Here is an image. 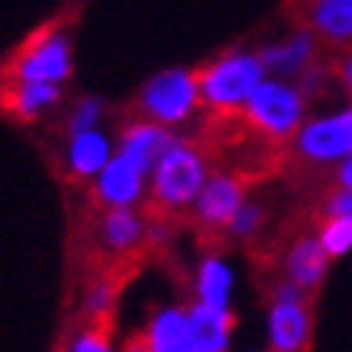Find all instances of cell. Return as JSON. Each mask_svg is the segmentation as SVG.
<instances>
[{
  "label": "cell",
  "mask_w": 352,
  "mask_h": 352,
  "mask_svg": "<svg viewBox=\"0 0 352 352\" xmlns=\"http://www.w3.org/2000/svg\"><path fill=\"white\" fill-rule=\"evenodd\" d=\"M310 333L307 307L300 300L298 285H285L278 288L275 307L268 317V336H272V349L275 352H300Z\"/></svg>",
  "instance_id": "52a82bcc"
},
{
  "label": "cell",
  "mask_w": 352,
  "mask_h": 352,
  "mask_svg": "<svg viewBox=\"0 0 352 352\" xmlns=\"http://www.w3.org/2000/svg\"><path fill=\"white\" fill-rule=\"evenodd\" d=\"M294 146L310 162H336L352 152V107L336 117L310 120L307 126L298 129Z\"/></svg>",
  "instance_id": "5b68a950"
},
{
  "label": "cell",
  "mask_w": 352,
  "mask_h": 352,
  "mask_svg": "<svg viewBox=\"0 0 352 352\" xmlns=\"http://www.w3.org/2000/svg\"><path fill=\"white\" fill-rule=\"evenodd\" d=\"M340 78H342V85H346V91H349V97H352V52L342 58V65H340Z\"/></svg>",
  "instance_id": "484cf974"
},
{
  "label": "cell",
  "mask_w": 352,
  "mask_h": 352,
  "mask_svg": "<svg viewBox=\"0 0 352 352\" xmlns=\"http://www.w3.org/2000/svg\"><path fill=\"white\" fill-rule=\"evenodd\" d=\"M230 285H233V275L223 262L217 258H207L201 265V275H197V291H201V304L214 310H226L230 304Z\"/></svg>",
  "instance_id": "ac0fdd59"
},
{
  "label": "cell",
  "mask_w": 352,
  "mask_h": 352,
  "mask_svg": "<svg viewBox=\"0 0 352 352\" xmlns=\"http://www.w3.org/2000/svg\"><path fill=\"white\" fill-rule=\"evenodd\" d=\"M323 268H327V249H323L320 239H298L288 256L291 281H294L300 291L314 288L323 278Z\"/></svg>",
  "instance_id": "5bb4252c"
},
{
  "label": "cell",
  "mask_w": 352,
  "mask_h": 352,
  "mask_svg": "<svg viewBox=\"0 0 352 352\" xmlns=\"http://www.w3.org/2000/svg\"><path fill=\"white\" fill-rule=\"evenodd\" d=\"M139 236H142V220H139L136 210L110 207L107 217H104V243L117 252H126L139 243Z\"/></svg>",
  "instance_id": "e0dca14e"
},
{
  "label": "cell",
  "mask_w": 352,
  "mask_h": 352,
  "mask_svg": "<svg viewBox=\"0 0 352 352\" xmlns=\"http://www.w3.org/2000/svg\"><path fill=\"white\" fill-rule=\"evenodd\" d=\"M58 100V85L52 81H16V85L3 94L7 110L20 113V117H36L43 107Z\"/></svg>",
  "instance_id": "9a60e30c"
},
{
  "label": "cell",
  "mask_w": 352,
  "mask_h": 352,
  "mask_svg": "<svg viewBox=\"0 0 352 352\" xmlns=\"http://www.w3.org/2000/svg\"><path fill=\"white\" fill-rule=\"evenodd\" d=\"M258 220H262L258 207H239L236 217H233V223H230V230H233L236 236H245V233H252V230H256Z\"/></svg>",
  "instance_id": "603a6c76"
},
{
  "label": "cell",
  "mask_w": 352,
  "mask_h": 352,
  "mask_svg": "<svg viewBox=\"0 0 352 352\" xmlns=\"http://www.w3.org/2000/svg\"><path fill=\"white\" fill-rule=\"evenodd\" d=\"M142 175L136 162H129L126 155L110 159L100 168V182H97V201L107 207H129L142 194Z\"/></svg>",
  "instance_id": "9c48e42d"
},
{
  "label": "cell",
  "mask_w": 352,
  "mask_h": 352,
  "mask_svg": "<svg viewBox=\"0 0 352 352\" xmlns=\"http://www.w3.org/2000/svg\"><path fill=\"white\" fill-rule=\"evenodd\" d=\"M204 182H207V168H204V155L188 142H171L155 162V175H152V197L149 207L155 210H182L188 204L197 201Z\"/></svg>",
  "instance_id": "6da1fadb"
},
{
  "label": "cell",
  "mask_w": 352,
  "mask_h": 352,
  "mask_svg": "<svg viewBox=\"0 0 352 352\" xmlns=\"http://www.w3.org/2000/svg\"><path fill=\"white\" fill-rule=\"evenodd\" d=\"M175 139L168 136V129L146 120V123H133L120 139V155H126L129 162H136L142 171H152V165L162 159V152L168 149Z\"/></svg>",
  "instance_id": "8fae6325"
},
{
  "label": "cell",
  "mask_w": 352,
  "mask_h": 352,
  "mask_svg": "<svg viewBox=\"0 0 352 352\" xmlns=\"http://www.w3.org/2000/svg\"><path fill=\"white\" fill-rule=\"evenodd\" d=\"M233 330L230 310H214L197 304L188 310V352H223Z\"/></svg>",
  "instance_id": "30bf717a"
},
{
  "label": "cell",
  "mask_w": 352,
  "mask_h": 352,
  "mask_svg": "<svg viewBox=\"0 0 352 352\" xmlns=\"http://www.w3.org/2000/svg\"><path fill=\"white\" fill-rule=\"evenodd\" d=\"M197 104H201V81H197V72H188V68L162 72L139 94V113L162 126H175L188 120Z\"/></svg>",
  "instance_id": "277c9868"
},
{
  "label": "cell",
  "mask_w": 352,
  "mask_h": 352,
  "mask_svg": "<svg viewBox=\"0 0 352 352\" xmlns=\"http://www.w3.org/2000/svg\"><path fill=\"white\" fill-rule=\"evenodd\" d=\"M201 100L214 110H239L249 94L265 81V65L258 55H223L197 72Z\"/></svg>",
  "instance_id": "3957f363"
},
{
  "label": "cell",
  "mask_w": 352,
  "mask_h": 352,
  "mask_svg": "<svg viewBox=\"0 0 352 352\" xmlns=\"http://www.w3.org/2000/svg\"><path fill=\"white\" fill-rule=\"evenodd\" d=\"M13 81H65L72 75V62H68V39L65 36H52L43 32L30 43L26 52H20L16 65H13Z\"/></svg>",
  "instance_id": "8992f818"
},
{
  "label": "cell",
  "mask_w": 352,
  "mask_h": 352,
  "mask_svg": "<svg viewBox=\"0 0 352 352\" xmlns=\"http://www.w3.org/2000/svg\"><path fill=\"white\" fill-rule=\"evenodd\" d=\"M149 352H188V314L184 310H162L142 336Z\"/></svg>",
  "instance_id": "4fadbf2b"
},
{
  "label": "cell",
  "mask_w": 352,
  "mask_h": 352,
  "mask_svg": "<svg viewBox=\"0 0 352 352\" xmlns=\"http://www.w3.org/2000/svg\"><path fill=\"white\" fill-rule=\"evenodd\" d=\"M323 210L327 217H352V188H336V191L327 194V201H323Z\"/></svg>",
  "instance_id": "7402d4cb"
},
{
  "label": "cell",
  "mask_w": 352,
  "mask_h": 352,
  "mask_svg": "<svg viewBox=\"0 0 352 352\" xmlns=\"http://www.w3.org/2000/svg\"><path fill=\"white\" fill-rule=\"evenodd\" d=\"M320 243L327 256H342L352 249V217H330L320 230Z\"/></svg>",
  "instance_id": "ffe728a7"
},
{
  "label": "cell",
  "mask_w": 352,
  "mask_h": 352,
  "mask_svg": "<svg viewBox=\"0 0 352 352\" xmlns=\"http://www.w3.org/2000/svg\"><path fill=\"white\" fill-rule=\"evenodd\" d=\"M310 55H314V36H310V32H300L288 45L268 49V52L262 55V65L272 68V72L291 75V72H298V68H304V65L310 62Z\"/></svg>",
  "instance_id": "d6986e66"
},
{
  "label": "cell",
  "mask_w": 352,
  "mask_h": 352,
  "mask_svg": "<svg viewBox=\"0 0 352 352\" xmlns=\"http://www.w3.org/2000/svg\"><path fill=\"white\" fill-rule=\"evenodd\" d=\"M310 30L333 45L352 43V0H307Z\"/></svg>",
  "instance_id": "7c38bea8"
},
{
  "label": "cell",
  "mask_w": 352,
  "mask_h": 352,
  "mask_svg": "<svg viewBox=\"0 0 352 352\" xmlns=\"http://www.w3.org/2000/svg\"><path fill=\"white\" fill-rule=\"evenodd\" d=\"M97 323L75 340L72 352H110V314H94Z\"/></svg>",
  "instance_id": "44dd1931"
},
{
  "label": "cell",
  "mask_w": 352,
  "mask_h": 352,
  "mask_svg": "<svg viewBox=\"0 0 352 352\" xmlns=\"http://www.w3.org/2000/svg\"><path fill=\"white\" fill-rule=\"evenodd\" d=\"M239 113L256 136L268 139V142H285L300 129L304 97L300 91L281 85V81H262L239 107Z\"/></svg>",
  "instance_id": "7a4b0ae2"
},
{
  "label": "cell",
  "mask_w": 352,
  "mask_h": 352,
  "mask_svg": "<svg viewBox=\"0 0 352 352\" xmlns=\"http://www.w3.org/2000/svg\"><path fill=\"white\" fill-rule=\"evenodd\" d=\"M336 184H340V188H352V152L340 162V168H336Z\"/></svg>",
  "instance_id": "d4e9b609"
},
{
  "label": "cell",
  "mask_w": 352,
  "mask_h": 352,
  "mask_svg": "<svg viewBox=\"0 0 352 352\" xmlns=\"http://www.w3.org/2000/svg\"><path fill=\"white\" fill-rule=\"evenodd\" d=\"M245 197V178L243 175H214L210 182H204L197 201H194V214L207 226H230L236 210L243 207Z\"/></svg>",
  "instance_id": "ba28073f"
},
{
  "label": "cell",
  "mask_w": 352,
  "mask_h": 352,
  "mask_svg": "<svg viewBox=\"0 0 352 352\" xmlns=\"http://www.w3.org/2000/svg\"><path fill=\"white\" fill-rule=\"evenodd\" d=\"M100 113V104L97 100H85L81 110L72 117V133H85V129H94V120Z\"/></svg>",
  "instance_id": "cb8c5ba5"
},
{
  "label": "cell",
  "mask_w": 352,
  "mask_h": 352,
  "mask_svg": "<svg viewBox=\"0 0 352 352\" xmlns=\"http://www.w3.org/2000/svg\"><path fill=\"white\" fill-rule=\"evenodd\" d=\"M68 159H72V168H75L78 175H94V171H100L110 162L107 139L100 136V133H94V129L78 133V136L72 139V155H68Z\"/></svg>",
  "instance_id": "2e32d148"
}]
</instances>
